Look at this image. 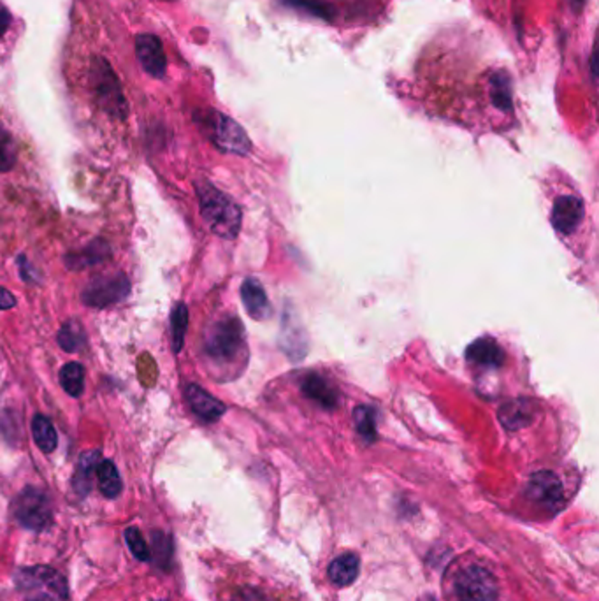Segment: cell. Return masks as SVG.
<instances>
[{
    "instance_id": "obj_25",
    "label": "cell",
    "mask_w": 599,
    "mask_h": 601,
    "mask_svg": "<svg viewBox=\"0 0 599 601\" xmlns=\"http://www.w3.org/2000/svg\"><path fill=\"white\" fill-rule=\"evenodd\" d=\"M186 326H188V308L185 304H178L171 315V336H173V347H175L176 354L183 347Z\"/></svg>"
},
{
    "instance_id": "obj_12",
    "label": "cell",
    "mask_w": 599,
    "mask_h": 601,
    "mask_svg": "<svg viewBox=\"0 0 599 601\" xmlns=\"http://www.w3.org/2000/svg\"><path fill=\"white\" fill-rule=\"evenodd\" d=\"M529 496L545 507L557 509L563 501V485L554 473L541 472L531 477L528 485Z\"/></svg>"
},
{
    "instance_id": "obj_24",
    "label": "cell",
    "mask_w": 599,
    "mask_h": 601,
    "mask_svg": "<svg viewBox=\"0 0 599 601\" xmlns=\"http://www.w3.org/2000/svg\"><path fill=\"white\" fill-rule=\"evenodd\" d=\"M229 601H281L276 596V591L266 589L262 586L255 584H244L238 586L231 591Z\"/></svg>"
},
{
    "instance_id": "obj_4",
    "label": "cell",
    "mask_w": 599,
    "mask_h": 601,
    "mask_svg": "<svg viewBox=\"0 0 599 601\" xmlns=\"http://www.w3.org/2000/svg\"><path fill=\"white\" fill-rule=\"evenodd\" d=\"M455 595L459 601H496L499 587L490 571L471 563L455 575Z\"/></svg>"
},
{
    "instance_id": "obj_26",
    "label": "cell",
    "mask_w": 599,
    "mask_h": 601,
    "mask_svg": "<svg viewBox=\"0 0 599 601\" xmlns=\"http://www.w3.org/2000/svg\"><path fill=\"white\" fill-rule=\"evenodd\" d=\"M16 143L13 136L0 125V173H7L16 164Z\"/></svg>"
},
{
    "instance_id": "obj_9",
    "label": "cell",
    "mask_w": 599,
    "mask_h": 601,
    "mask_svg": "<svg viewBox=\"0 0 599 601\" xmlns=\"http://www.w3.org/2000/svg\"><path fill=\"white\" fill-rule=\"evenodd\" d=\"M16 580L22 587L41 586L48 593L55 595L57 598H67V580L59 571L53 570L50 567H32V568L18 571Z\"/></svg>"
},
{
    "instance_id": "obj_7",
    "label": "cell",
    "mask_w": 599,
    "mask_h": 601,
    "mask_svg": "<svg viewBox=\"0 0 599 601\" xmlns=\"http://www.w3.org/2000/svg\"><path fill=\"white\" fill-rule=\"evenodd\" d=\"M130 292V281L123 272H111L93 278L85 285L81 300L91 308H106L125 300Z\"/></svg>"
},
{
    "instance_id": "obj_10",
    "label": "cell",
    "mask_w": 599,
    "mask_h": 601,
    "mask_svg": "<svg viewBox=\"0 0 599 601\" xmlns=\"http://www.w3.org/2000/svg\"><path fill=\"white\" fill-rule=\"evenodd\" d=\"M136 53L141 62L143 69L151 74L153 78H162L167 69L166 53L162 48V43L153 33H141L136 39Z\"/></svg>"
},
{
    "instance_id": "obj_15",
    "label": "cell",
    "mask_w": 599,
    "mask_h": 601,
    "mask_svg": "<svg viewBox=\"0 0 599 601\" xmlns=\"http://www.w3.org/2000/svg\"><path fill=\"white\" fill-rule=\"evenodd\" d=\"M109 255H111V250H109L108 243L102 240H95L81 250L71 252L65 257V264H67L69 270H87V268H91V266L106 261Z\"/></svg>"
},
{
    "instance_id": "obj_13",
    "label": "cell",
    "mask_w": 599,
    "mask_h": 601,
    "mask_svg": "<svg viewBox=\"0 0 599 601\" xmlns=\"http://www.w3.org/2000/svg\"><path fill=\"white\" fill-rule=\"evenodd\" d=\"M185 396H186V401H188V406L192 408V412L204 422L218 421L225 414V405L220 403L216 397H213L204 389H201L199 386H194V384L188 386L185 389Z\"/></svg>"
},
{
    "instance_id": "obj_11",
    "label": "cell",
    "mask_w": 599,
    "mask_h": 601,
    "mask_svg": "<svg viewBox=\"0 0 599 601\" xmlns=\"http://www.w3.org/2000/svg\"><path fill=\"white\" fill-rule=\"evenodd\" d=\"M584 220V205L575 196H561L556 199L552 208V225L563 234H571L576 231Z\"/></svg>"
},
{
    "instance_id": "obj_31",
    "label": "cell",
    "mask_w": 599,
    "mask_h": 601,
    "mask_svg": "<svg viewBox=\"0 0 599 601\" xmlns=\"http://www.w3.org/2000/svg\"><path fill=\"white\" fill-rule=\"evenodd\" d=\"M425 601H434V600H433V598H427V600Z\"/></svg>"
},
{
    "instance_id": "obj_5",
    "label": "cell",
    "mask_w": 599,
    "mask_h": 601,
    "mask_svg": "<svg viewBox=\"0 0 599 601\" xmlns=\"http://www.w3.org/2000/svg\"><path fill=\"white\" fill-rule=\"evenodd\" d=\"M91 76H93V91L95 97L99 100V106L117 117V119H125L127 115V102L121 91L120 81L117 74L113 72L111 65L102 59H97L95 65L91 67Z\"/></svg>"
},
{
    "instance_id": "obj_20",
    "label": "cell",
    "mask_w": 599,
    "mask_h": 601,
    "mask_svg": "<svg viewBox=\"0 0 599 601\" xmlns=\"http://www.w3.org/2000/svg\"><path fill=\"white\" fill-rule=\"evenodd\" d=\"M302 391L324 408H334L338 405V392L322 377H315V375L308 377L302 386Z\"/></svg>"
},
{
    "instance_id": "obj_19",
    "label": "cell",
    "mask_w": 599,
    "mask_h": 601,
    "mask_svg": "<svg viewBox=\"0 0 599 601\" xmlns=\"http://www.w3.org/2000/svg\"><path fill=\"white\" fill-rule=\"evenodd\" d=\"M32 436H33L35 445L44 453H52L59 445V436H57L53 424L48 417L39 415V414L33 415V419H32Z\"/></svg>"
},
{
    "instance_id": "obj_16",
    "label": "cell",
    "mask_w": 599,
    "mask_h": 601,
    "mask_svg": "<svg viewBox=\"0 0 599 601\" xmlns=\"http://www.w3.org/2000/svg\"><path fill=\"white\" fill-rule=\"evenodd\" d=\"M468 362L480 367H499L505 361V354L501 347L494 339L481 338L477 339L473 345H470L466 352Z\"/></svg>"
},
{
    "instance_id": "obj_14",
    "label": "cell",
    "mask_w": 599,
    "mask_h": 601,
    "mask_svg": "<svg viewBox=\"0 0 599 601\" xmlns=\"http://www.w3.org/2000/svg\"><path fill=\"white\" fill-rule=\"evenodd\" d=\"M241 298L244 302V308L248 315L255 320H266L271 315L270 300L266 296L264 287L261 285L259 280L248 278L242 281L241 287Z\"/></svg>"
},
{
    "instance_id": "obj_28",
    "label": "cell",
    "mask_w": 599,
    "mask_h": 601,
    "mask_svg": "<svg viewBox=\"0 0 599 601\" xmlns=\"http://www.w3.org/2000/svg\"><path fill=\"white\" fill-rule=\"evenodd\" d=\"M125 541H127L130 552L134 554V558H138L139 561H148L150 559V547L147 545V541H145L141 531L138 528L125 529Z\"/></svg>"
},
{
    "instance_id": "obj_23",
    "label": "cell",
    "mask_w": 599,
    "mask_h": 601,
    "mask_svg": "<svg viewBox=\"0 0 599 601\" xmlns=\"http://www.w3.org/2000/svg\"><path fill=\"white\" fill-rule=\"evenodd\" d=\"M63 391L72 397H80L85 389V369L80 362H69L61 369Z\"/></svg>"
},
{
    "instance_id": "obj_1",
    "label": "cell",
    "mask_w": 599,
    "mask_h": 601,
    "mask_svg": "<svg viewBox=\"0 0 599 601\" xmlns=\"http://www.w3.org/2000/svg\"><path fill=\"white\" fill-rule=\"evenodd\" d=\"M422 97L443 117L468 125H503L513 115L509 72L481 57L473 37L443 33L417 67Z\"/></svg>"
},
{
    "instance_id": "obj_21",
    "label": "cell",
    "mask_w": 599,
    "mask_h": 601,
    "mask_svg": "<svg viewBox=\"0 0 599 601\" xmlns=\"http://www.w3.org/2000/svg\"><path fill=\"white\" fill-rule=\"evenodd\" d=\"M57 341H59L62 350L74 354L85 347L87 334L78 320H69L62 326L61 331L57 334Z\"/></svg>"
},
{
    "instance_id": "obj_6",
    "label": "cell",
    "mask_w": 599,
    "mask_h": 601,
    "mask_svg": "<svg viewBox=\"0 0 599 601\" xmlns=\"http://www.w3.org/2000/svg\"><path fill=\"white\" fill-rule=\"evenodd\" d=\"M14 517L16 520L32 531H43L50 526L53 519V510L48 496L35 489H24L14 501Z\"/></svg>"
},
{
    "instance_id": "obj_27",
    "label": "cell",
    "mask_w": 599,
    "mask_h": 601,
    "mask_svg": "<svg viewBox=\"0 0 599 601\" xmlns=\"http://www.w3.org/2000/svg\"><path fill=\"white\" fill-rule=\"evenodd\" d=\"M356 424L360 436L371 444L376 438V429H375V414L369 406H359L356 410Z\"/></svg>"
},
{
    "instance_id": "obj_22",
    "label": "cell",
    "mask_w": 599,
    "mask_h": 601,
    "mask_svg": "<svg viewBox=\"0 0 599 601\" xmlns=\"http://www.w3.org/2000/svg\"><path fill=\"white\" fill-rule=\"evenodd\" d=\"M97 479L100 492L106 498H117L121 492V479L117 466L111 461H100L97 466Z\"/></svg>"
},
{
    "instance_id": "obj_18",
    "label": "cell",
    "mask_w": 599,
    "mask_h": 601,
    "mask_svg": "<svg viewBox=\"0 0 599 601\" xmlns=\"http://www.w3.org/2000/svg\"><path fill=\"white\" fill-rule=\"evenodd\" d=\"M100 463V453L99 451L85 452L78 463L76 473L72 477V487L78 494L85 496L90 492L91 479L93 473L97 472V466Z\"/></svg>"
},
{
    "instance_id": "obj_30",
    "label": "cell",
    "mask_w": 599,
    "mask_h": 601,
    "mask_svg": "<svg viewBox=\"0 0 599 601\" xmlns=\"http://www.w3.org/2000/svg\"><path fill=\"white\" fill-rule=\"evenodd\" d=\"M9 24H11V16H9V13L5 9H2L0 11V37L7 31Z\"/></svg>"
},
{
    "instance_id": "obj_2",
    "label": "cell",
    "mask_w": 599,
    "mask_h": 601,
    "mask_svg": "<svg viewBox=\"0 0 599 601\" xmlns=\"http://www.w3.org/2000/svg\"><path fill=\"white\" fill-rule=\"evenodd\" d=\"M197 197L201 213L211 231L225 240L236 238L241 227L238 205L206 181L197 183Z\"/></svg>"
},
{
    "instance_id": "obj_17",
    "label": "cell",
    "mask_w": 599,
    "mask_h": 601,
    "mask_svg": "<svg viewBox=\"0 0 599 601\" xmlns=\"http://www.w3.org/2000/svg\"><path fill=\"white\" fill-rule=\"evenodd\" d=\"M359 558L354 552L338 556L329 567V578L339 587L350 586L359 577Z\"/></svg>"
},
{
    "instance_id": "obj_3",
    "label": "cell",
    "mask_w": 599,
    "mask_h": 601,
    "mask_svg": "<svg viewBox=\"0 0 599 601\" xmlns=\"http://www.w3.org/2000/svg\"><path fill=\"white\" fill-rule=\"evenodd\" d=\"M204 352L211 361L222 367L233 366L240 361L241 358H244L246 345L240 320L233 315H227L213 322L210 329L206 331Z\"/></svg>"
},
{
    "instance_id": "obj_29",
    "label": "cell",
    "mask_w": 599,
    "mask_h": 601,
    "mask_svg": "<svg viewBox=\"0 0 599 601\" xmlns=\"http://www.w3.org/2000/svg\"><path fill=\"white\" fill-rule=\"evenodd\" d=\"M14 304H16L14 296L7 289L0 287V310H11L14 308Z\"/></svg>"
},
{
    "instance_id": "obj_8",
    "label": "cell",
    "mask_w": 599,
    "mask_h": 601,
    "mask_svg": "<svg viewBox=\"0 0 599 601\" xmlns=\"http://www.w3.org/2000/svg\"><path fill=\"white\" fill-rule=\"evenodd\" d=\"M211 138L220 150L244 155L250 150V141L236 121L216 115L211 120Z\"/></svg>"
}]
</instances>
